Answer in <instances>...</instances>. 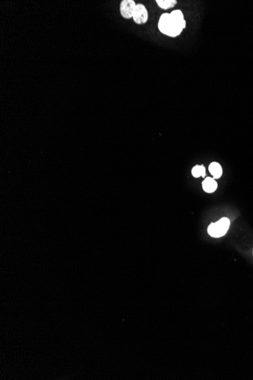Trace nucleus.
<instances>
[{"instance_id":"1","label":"nucleus","mask_w":253,"mask_h":380,"mask_svg":"<svg viewBox=\"0 0 253 380\" xmlns=\"http://www.w3.org/2000/svg\"><path fill=\"white\" fill-rule=\"evenodd\" d=\"M186 20L176 19L171 14L165 13L161 15L158 20V29L165 35L171 37H178L186 28Z\"/></svg>"},{"instance_id":"2","label":"nucleus","mask_w":253,"mask_h":380,"mask_svg":"<svg viewBox=\"0 0 253 380\" xmlns=\"http://www.w3.org/2000/svg\"><path fill=\"white\" fill-rule=\"evenodd\" d=\"M231 222L227 218H222L209 226L208 233L213 238H221L224 236L230 228Z\"/></svg>"},{"instance_id":"3","label":"nucleus","mask_w":253,"mask_h":380,"mask_svg":"<svg viewBox=\"0 0 253 380\" xmlns=\"http://www.w3.org/2000/svg\"><path fill=\"white\" fill-rule=\"evenodd\" d=\"M149 19V12L146 6L141 3L136 4L134 13L133 15V20L137 25H144Z\"/></svg>"},{"instance_id":"4","label":"nucleus","mask_w":253,"mask_h":380,"mask_svg":"<svg viewBox=\"0 0 253 380\" xmlns=\"http://www.w3.org/2000/svg\"><path fill=\"white\" fill-rule=\"evenodd\" d=\"M136 6L134 0H122L120 5L121 15L125 19L133 18Z\"/></svg>"},{"instance_id":"5","label":"nucleus","mask_w":253,"mask_h":380,"mask_svg":"<svg viewBox=\"0 0 253 380\" xmlns=\"http://www.w3.org/2000/svg\"><path fill=\"white\" fill-rule=\"evenodd\" d=\"M218 184L216 181L210 177H207L202 182V188L207 193H212L216 191Z\"/></svg>"},{"instance_id":"6","label":"nucleus","mask_w":253,"mask_h":380,"mask_svg":"<svg viewBox=\"0 0 253 380\" xmlns=\"http://www.w3.org/2000/svg\"><path fill=\"white\" fill-rule=\"evenodd\" d=\"M209 170H210V173L213 176L214 179H220L221 176H222V168L218 162H212L210 167H209Z\"/></svg>"},{"instance_id":"7","label":"nucleus","mask_w":253,"mask_h":380,"mask_svg":"<svg viewBox=\"0 0 253 380\" xmlns=\"http://www.w3.org/2000/svg\"><path fill=\"white\" fill-rule=\"evenodd\" d=\"M157 5L162 9H170L177 5V0H156Z\"/></svg>"},{"instance_id":"8","label":"nucleus","mask_w":253,"mask_h":380,"mask_svg":"<svg viewBox=\"0 0 253 380\" xmlns=\"http://www.w3.org/2000/svg\"><path fill=\"white\" fill-rule=\"evenodd\" d=\"M192 175L194 176L195 178L202 177L205 178V168L203 165H196L193 167L192 170Z\"/></svg>"}]
</instances>
